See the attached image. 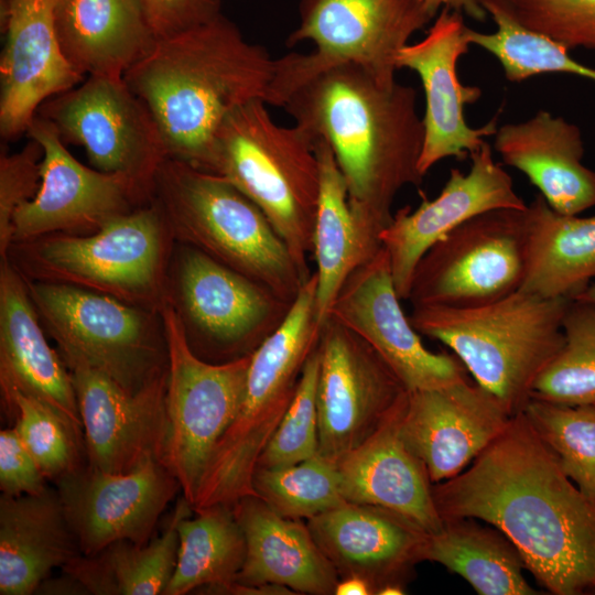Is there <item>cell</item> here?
Returning <instances> with one entry per match:
<instances>
[{
	"instance_id": "45",
	"label": "cell",
	"mask_w": 595,
	"mask_h": 595,
	"mask_svg": "<svg viewBox=\"0 0 595 595\" xmlns=\"http://www.w3.org/2000/svg\"><path fill=\"white\" fill-rule=\"evenodd\" d=\"M156 40L204 24L221 13L220 0H139Z\"/></svg>"
},
{
	"instance_id": "17",
	"label": "cell",
	"mask_w": 595,
	"mask_h": 595,
	"mask_svg": "<svg viewBox=\"0 0 595 595\" xmlns=\"http://www.w3.org/2000/svg\"><path fill=\"white\" fill-rule=\"evenodd\" d=\"M400 302L388 252L381 247L349 274L328 317L366 340L409 392L466 380L465 367L455 355L423 345Z\"/></svg>"
},
{
	"instance_id": "47",
	"label": "cell",
	"mask_w": 595,
	"mask_h": 595,
	"mask_svg": "<svg viewBox=\"0 0 595 595\" xmlns=\"http://www.w3.org/2000/svg\"><path fill=\"white\" fill-rule=\"evenodd\" d=\"M374 589L364 578L358 576L340 577L336 584L334 595H371Z\"/></svg>"
},
{
	"instance_id": "32",
	"label": "cell",
	"mask_w": 595,
	"mask_h": 595,
	"mask_svg": "<svg viewBox=\"0 0 595 595\" xmlns=\"http://www.w3.org/2000/svg\"><path fill=\"white\" fill-rule=\"evenodd\" d=\"M193 511L182 496L160 537L145 544L117 541L94 555L82 554L62 570L80 583L87 594L164 595L176 565L178 523Z\"/></svg>"
},
{
	"instance_id": "15",
	"label": "cell",
	"mask_w": 595,
	"mask_h": 595,
	"mask_svg": "<svg viewBox=\"0 0 595 595\" xmlns=\"http://www.w3.org/2000/svg\"><path fill=\"white\" fill-rule=\"evenodd\" d=\"M26 133L43 148L41 185L13 216L11 246L52 234H93L151 202L129 176L82 164L41 116H34Z\"/></svg>"
},
{
	"instance_id": "31",
	"label": "cell",
	"mask_w": 595,
	"mask_h": 595,
	"mask_svg": "<svg viewBox=\"0 0 595 595\" xmlns=\"http://www.w3.org/2000/svg\"><path fill=\"white\" fill-rule=\"evenodd\" d=\"M526 272L520 290L573 300L595 281V215L554 210L538 193L526 209Z\"/></svg>"
},
{
	"instance_id": "37",
	"label": "cell",
	"mask_w": 595,
	"mask_h": 595,
	"mask_svg": "<svg viewBox=\"0 0 595 595\" xmlns=\"http://www.w3.org/2000/svg\"><path fill=\"white\" fill-rule=\"evenodd\" d=\"M253 489L282 517L310 520L346 502L337 461L317 453L284 467H257Z\"/></svg>"
},
{
	"instance_id": "42",
	"label": "cell",
	"mask_w": 595,
	"mask_h": 595,
	"mask_svg": "<svg viewBox=\"0 0 595 595\" xmlns=\"http://www.w3.org/2000/svg\"><path fill=\"white\" fill-rule=\"evenodd\" d=\"M318 372L320 356L316 347L306 360L295 394L257 467H284L318 453Z\"/></svg>"
},
{
	"instance_id": "5",
	"label": "cell",
	"mask_w": 595,
	"mask_h": 595,
	"mask_svg": "<svg viewBox=\"0 0 595 595\" xmlns=\"http://www.w3.org/2000/svg\"><path fill=\"white\" fill-rule=\"evenodd\" d=\"M151 201L175 241L293 302L309 277L263 212L221 175L166 158L156 172Z\"/></svg>"
},
{
	"instance_id": "29",
	"label": "cell",
	"mask_w": 595,
	"mask_h": 595,
	"mask_svg": "<svg viewBox=\"0 0 595 595\" xmlns=\"http://www.w3.org/2000/svg\"><path fill=\"white\" fill-rule=\"evenodd\" d=\"M57 489L0 496V594L31 595L80 556Z\"/></svg>"
},
{
	"instance_id": "48",
	"label": "cell",
	"mask_w": 595,
	"mask_h": 595,
	"mask_svg": "<svg viewBox=\"0 0 595 595\" xmlns=\"http://www.w3.org/2000/svg\"><path fill=\"white\" fill-rule=\"evenodd\" d=\"M573 300L592 303L595 305V281L591 283L585 290H583Z\"/></svg>"
},
{
	"instance_id": "19",
	"label": "cell",
	"mask_w": 595,
	"mask_h": 595,
	"mask_svg": "<svg viewBox=\"0 0 595 595\" xmlns=\"http://www.w3.org/2000/svg\"><path fill=\"white\" fill-rule=\"evenodd\" d=\"M467 29L462 12L442 8L424 39L407 44L397 57L398 68L415 72L424 90L423 175L443 159L470 155L497 130V117L479 128L465 120V106L482 96L479 87L463 85L457 74L458 60L470 45Z\"/></svg>"
},
{
	"instance_id": "34",
	"label": "cell",
	"mask_w": 595,
	"mask_h": 595,
	"mask_svg": "<svg viewBox=\"0 0 595 595\" xmlns=\"http://www.w3.org/2000/svg\"><path fill=\"white\" fill-rule=\"evenodd\" d=\"M314 148L321 169V188L313 255L317 266L316 313L323 325L349 274L369 259L360 246L346 183L332 149L322 138L315 139Z\"/></svg>"
},
{
	"instance_id": "9",
	"label": "cell",
	"mask_w": 595,
	"mask_h": 595,
	"mask_svg": "<svg viewBox=\"0 0 595 595\" xmlns=\"http://www.w3.org/2000/svg\"><path fill=\"white\" fill-rule=\"evenodd\" d=\"M25 280L41 323L67 367L96 369L130 392L166 374L160 312L69 284Z\"/></svg>"
},
{
	"instance_id": "28",
	"label": "cell",
	"mask_w": 595,
	"mask_h": 595,
	"mask_svg": "<svg viewBox=\"0 0 595 595\" xmlns=\"http://www.w3.org/2000/svg\"><path fill=\"white\" fill-rule=\"evenodd\" d=\"M232 509L246 540L245 562L235 582L334 595L339 575L306 522L280 516L257 496L241 498Z\"/></svg>"
},
{
	"instance_id": "23",
	"label": "cell",
	"mask_w": 595,
	"mask_h": 595,
	"mask_svg": "<svg viewBox=\"0 0 595 595\" xmlns=\"http://www.w3.org/2000/svg\"><path fill=\"white\" fill-rule=\"evenodd\" d=\"M500 402L467 379L407 392L400 435L423 463L432 484L462 473L508 426Z\"/></svg>"
},
{
	"instance_id": "3",
	"label": "cell",
	"mask_w": 595,
	"mask_h": 595,
	"mask_svg": "<svg viewBox=\"0 0 595 595\" xmlns=\"http://www.w3.org/2000/svg\"><path fill=\"white\" fill-rule=\"evenodd\" d=\"M274 66L220 13L156 40L123 79L151 112L167 156L210 172L219 127L242 105L267 100Z\"/></svg>"
},
{
	"instance_id": "44",
	"label": "cell",
	"mask_w": 595,
	"mask_h": 595,
	"mask_svg": "<svg viewBox=\"0 0 595 595\" xmlns=\"http://www.w3.org/2000/svg\"><path fill=\"white\" fill-rule=\"evenodd\" d=\"M42 473L14 426L0 431V490L8 496L39 495L45 491Z\"/></svg>"
},
{
	"instance_id": "35",
	"label": "cell",
	"mask_w": 595,
	"mask_h": 595,
	"mask_svg": "<svg viewBox=\"0 0 595 595\" xmlns=\"http://www.w3.org/2000/svg\"><path fill=\"white\" fill-rule=\"evenodd\" d=\"M178 523L176 565L164 595L197 588L216 594L236 581L246 558V540L232 506L215 505Z\"/></svg>"
},
{
	"instance_id": "11",
	"label": "cell",
	"mask_w": 595,
	"mask_h": 595,
	"mask_svg": "<svg viewBox=\"0 0 595 595\" xmlns=\"http://www.w3.org/2000/svg\"><path fill=\"white\" fill-rule=\"evenodd\" d=\"M160 314L167 346L162 463L193 506L213 450L238 411L251 355L206 361L191 348L172 300Z\"/></svg>"
},
{
	"instance_id": "6",
	"label": "cell",
	"mask_w": 595,
	"mask_h": 595,
	"mask_svg": "<svg viewBox=\"0 0 595 595\" xmlns=\"http://www.w3.org/2000/svg\"><path fill=\"white\" fill-rule=\"evenodd\" d=\"M267 105L249 101L225 119L215 136L210 172L227 178L263 212L310 277L321 188L315 139L295 123H277Z\"/></svg>"
},
{
	"instance_id": "10",
	"label": "cell",
	"mask_w": 595,
	"mask_h": 595,
	"mask_svg": "<svg viewBox=\"0 0 595 595\" xmlns=\"http://www.w3.org/2000/svg\"><path fill=\"white\" fill-rule=\"evenodd\" d=\"M299 11L286 45L311 41L315 50L275 58L268 105L282 107L305 79L339 63L358 64L392 86L399 52L434 19L423 0H301Z\"/></svg>"
},
{
	"instance_id": "8",
	"label": "cell",
	"mask_w": 595,
	"mask_h": 595,
	"mask_svg": "<svg viewBox=\"0 0 595 595\" xmlns=\"http://www.w3.org/2000/svg\"><path fill=\"white\" fill-rule=\"evenodd\" d=\"M322 326L312 293L301 292L281 325L251 354L235 419L215 445L193 510L257 496L259 458L285 414Z\"/></svg>"
},
{
	"instance_id": "18",
	"label": "cell",
	"mask_w": 595,
	"mask_h": 595,
	"mask_svg": "<svg viewBox=\"0 0 595 595\" xmlns=\"http://www.w3.org/2000/svg\"><path fill=\"white\" fill-rule=\"evenodd\" d=\"M56 486L83 555L121 540L148 543L162 512L181 491L176 477L159 459L127 473H106L86 463Z\"/></svg>"
},
{
	"instance_id": "22",
	"label": "cell",
	"mask_w": 595,
	"mask_h": 595,
	"mask_svg": "<svg viewBox=\"0 0 595 595\" xmlns=\"http://www.w3.org/2000/svg\"><path fill=\"white\" fill-rule=\"evenodd\" d=\"M56 0H0V133L12 140L40 106L85 77L65 58L55 28Z\"/></svg>"
},
{
	"instance_id": "16",
	"label": "cell",
	"mask_w": 595,
	"mask_h": 595,
	"mask_svg": "<svg viewBox=\"0 0 595 595\" xmlns=\"http://www.w3.org/2000/svg\"><path fill=\"white\" fill-rule=\"evenodd\" d=\"M318 453L338 461L364 443L407 392L378 353L328 317L317 344Z\"/></svg>"
},
{
	"instance_id": "33",
	"label": "cell",
	"mask_w": 595,
	"mask_h": 595,
	"mask_svg": "<svg viewBox=\"0 0 595 595\" xmlns=\"http://www.w3.org/2000/svg\"><path fill=\"white\" fill-rule=\"evenodd\" d=\"M490 527L472 518L444 520L440 531L428 536L424 561L462 576L479 595L538 594L524 577L518 550Z\"/></svg>"
},
{
	"instance_id": "12",
	"label": "cell",
	"mask_w": 595,
	"mask_h": 595,
	"mask_svg": "<svg viewBox=\"0 0 595 595\" xmlns=\"http://www.w3.org/2000/svg\"><path fill=\"white\" fill-rule=\"evenodd\" d=\"M178 245L171 300L191 348L210 363L251 355L281 325L293 302L203 251Z\"/></svg>"
},
{
	"instance_id": "20",
	"label": "cell",
	"mask_w": 595,
	"mask_h": 595,
	"mask_svg": "<svg viewBox=\"0 0 595 595\" xmlns=\"http://www.w3.org/2000/svg\"><path fill=\"white\" fill-rule=\"evenodd\" d=\"M469 158L468 172L452 169L435 198L428 199L423 195L415 209L410 206L398 209L380 232L401 301H408L412 275L421 257L446 234L479 214L528 206L517 194L511 176L494 160L487 141Z\"/></svg>"
},
{
	"instance_id": "46",
	"label": "cell",
	"mask_w": 595,
	"mask_h": 595,
	"mask_svg": "<svg viewBox=\"0 0 595 595\" xmlns=\"http://www.w3.org/2000/svg\"><path fill=\"white\" fill-rule=\"evenodd\" d=\"M429 13L435 19L442 8L462 12L467 17L484 22L488 13L478 0H423Z\"/></svg>"
},
{
	"instance_id": "39",
	"label": "cell",
	"mask_w": 595,
	"mask_h": 595,
	"mask_svg": "<svg viewBox=\"0 0 595 595\" xmlns=\"http://www.w3.org/2000/svg\"><path fill=\"white\" fill-rule=\"evenodd\" d=\"M2 404L47 480L56 484L87 463L83 434L56 410L21 392Z\"/></svg>"
},
{
	"instance_id": "14",
	"label": "cell",
	"mask_w": 595,
	"mask_h": 595,
	"mask_svg": "<svg viewBox=\"0 0 595 595\" xmlns=\"http://www.w3.org/2000/svg\"><path fill=\"white\" fill-rule=\"evenodd\" d=\"M36 115L65 143L80 145L95 169L127 175L151 195L169 156L155 120L123 77L87 76L44 101Z\"/></svg>"
},
{
	"instance_id": "21",
	"label": "cell",
	"mask_w": 595,
	"mask_h": 595,
	"mask_svg": "<svg viewBox=\"0 0 595 595\" xmlns=\"http://www.w3.org/2000/svg\"><path fill=\"white\" fill-rule=\"evenodd\" d=\"M67 368L89 466L106 473H127L150 459L162 462L167 371L137 392H130L90 367Z\"/></svg>"
},
{
	"instance_id": "13",
	"label": "cell",
	"mask_w": 595,
	"mask_h": 595,
	"mask_svg": "<svg viewBox=\"0 0 595 595\" xmlns=\"http://www.w3.org/2000/svg\"><path fill=\"white\" fill-rule=\"evenodd\" d=\"M526 209L479 214L431 246L412 275L408 298L412 306L474 307L520 290Z\"/></svg>"
},
{
	"instance_id": "24",
	"label": "cell",
	"mask_w": 595,
	"mask_h": 595,
	"mask_svg": "<svg viewBox=\"0 0 595 595\" xmlns=\"http://www.w3.org/2000/svg\"><path fill=\"white\" fill-rule=\"evenodd\" d=\"M306 523L339 578L361 577L376 595L386 586L405 587L424 561L429 533L382 507L346 501Z\"/></svg>"
},
{
	"instance_id": "26",
	"label": "cell",
	"mask_w": 595,
	"mask_h": 595,
	"mask_svg": "<svg viewBox=\"0 0 595 595\" xmlns=\"http://www.w3.org/2000/svg\"><path fill=\"white\" fill-rule=\"evenodd\" d=\"M407 392L364 443L337 461L342 493L348 502L392 510L435 533L443 519L433 498V484L400 435Z\"/></svg>"
},
{
	"instance_id": "4",
	"label": "cell",
	"mask_w": 595,
	"mask_h": 595,
	"mask_svg": "<svg viewBox=\"0 0 595 595\" xmlns=\"http://www.w3.org/2000/svg\"><path fill=\"white\" fill-rule=\"evenodd\" d=\"M570 302L518 290L474 307L413 306L409 320L420 334L448 347L475 382L515 416L564 344Z\"/></svg>"
},
{
	"instance_id": "1",
	"label": "cell",
	"mask_w": 595,
	"mask_h": 595,
	"mask_svg": "<svg viewBox=\"0 0 595 595\" xmlns=\"http://www.w3.org/2000/svg\"><path fill=\"white\" fill-rule=\"evenodd\" d=\"M444 520L499 530L554 595H595V499L562 470L523 412L458 475L432 485Z\"/></svg>"
},
{
	"instance_id": "7",
	"label": "cell",
	"mask_w": 595,
	"mask_h": 595,
	"mask_svg": "<svg viewBox=\"0 0 595 595\" xmlns=\"http://www.w3.org/2000/svg\"><path fill=\"white\" fill-rule=\"evenodd\" d=\"M173 234L151 201L93 234L13 244L8 258L32 281L69 284L160 312L171 300Z\"/></svg>"
},
{
	"instance_id": "38",
	"label": "cell",
	"mask_w": 595,
	"mask_h": 595,
	"mask_svg": "<svg viewBox=\"0 0 595 595\" xmlns=\"http://www.w3.org/2000/svg\"><path fill=\"white\" fill-rule=\"evenodd\" d=\"M522 412L565 475L595 499V403L531 399Z\"/></svg>"
},
{
	"instance_id": "40",
	"label": "cell",
	"mask_w": 595,
	"mask_h": 595,
	"mask_svg": "<svg viewBox=\"0 0 595 595\" xmlns=\"http://www.w3.org/2000/svg\"><path fill=\"white\" fill-rule=\"evenodd\" d=\"M497 25L493 33H482L470 28L467 37L490 53L500 63L505 77L520 83L548 73H565L595 82V68L575 61L564 47L539 34L491 14Z\"/></svg>"
},
{
	"instance_id": "41",
	"label": "cell",
	"mask_w": 595,
	"mask_h": 595,
	"mask_svg": "<svg viewBox=\"0 0 595 595\" xmlns=\"http://www.w3.org/2000/svg\"><path fill=\"white\" fill-rule=\"evenodd\" d=\"M499 14L564 47L595 52V0H478Z\"/></svg>"
},
{
	"instance_id": "36",
	"label": "cell",
	"mask_w": 595,
	"mask_h": 595,
	"mask_svg": "<svg viewBox=\"0 0 595 595\" xmlns=\"http://www.w3.org/2000/svg\"><path fill=\"white\" fill-rule=\"evenodd\" d=\"M562 329L564 344L536 380L531 399L595 403V305L571 300Z\"/></svg>"
},
{
	"instance_id": "25",
	"label": "cell",
	"mask_w": 595,
	"mask_h": 595,
	"mask_svg": "<svg viewBox=\"0 0 595 595\" xmlns=\"http://www.w3.org/2000/svg\"><path fill=\"white\" fill-rule=\"evenodd\" d=\"M26 280L7 257L0 263V388L35 398L83 434L71 371L48 344ZM84 436V435H83Z\"/></svg>"
},
{
	"instance_id": "2",
	"label": "cell",
	"mask_w": 595,
	"mask_h": 595,
	"mask_svg": "<svg viewBox=\"0 0 595 595\" xmlns=\"http://www.w3.org/2000/svg\"><path fill=\"white\" fill-rule=\"evenodd\" d=\"M282 108L314 139H324L344 176L348 204L367 259L382 247L392 203L423 181V118L416 90L383 86L355 63H339L305 79Z\"/></svg>"
},
{
	"instance_id": "27",
	"label": "cell",
	"mask_w": 595,
	"mask_h": 595,
	"mask_svg": "<svg viewBox=\"0 0 595 595\" xmlns=\"http://www.w3.org/2000/svg\"><path fill=\"white\" fill-rule=\"evenodd\" d=\"M495 151L534 185L547 203L565 215L595 206V171L583 164L581 129L547 110L497 127Z\"/></svg>"
},
{
	"instance_id": "30",
	"label": "cell",
	"mask_w": 595,
	"mask_h": 595,
	"mask_svg": "<svg viewBox=\"0 0 595 595\" xmlns=\"http://www.w3.org/2000/svg\"><path fill=\"white\" fill-rule=\"evenodd\" d=\"M62 52L82 76L123 77L155 43L139 0H56Z\"/></svg>"
},
{
	"instance_id": "43",
	"label": "cell",
	"mask_w": 595,
	"mask_h": 595,
	"mask_svg": "<svg viewBox=\"0 0 595 595\" xmlns=\"http://www.w3.org/2000/svg\"><path fill=\"white\" fill-rule=\"evenodd\" d=\"M43 148L34 139L19 152L0 155V257L11 247L12 219L17 209L32 199L41 185Z\"/></svg>"
}]
</instances>
